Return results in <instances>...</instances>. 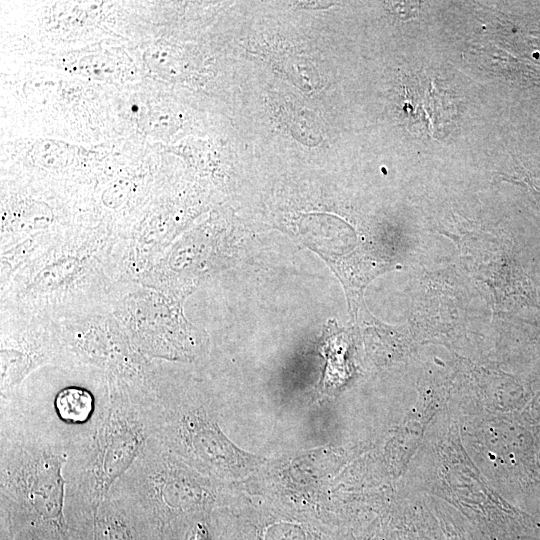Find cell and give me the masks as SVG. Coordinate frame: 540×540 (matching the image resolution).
<instances>
[{"mask_svg": "<svg viewBox=\"0 0 540 540\" xmlns=\"http://www.w3.org/2000/svg\"><path fill=\"white\" fill-rule=\"evenodd\" d=\"M20 491L43 515L59 512L63 498L61 460L46 454L28 459L21 467Z\"/></svg>", "mask_w": 540, "mask_h": 540, "instance_id": "obj_2", "label": "cell"}, {"mask_svg": "<svg viewBox=\"0 0 540 540\" xmlns=\"http://www.w3.org/2000/svg\"><path fill=\"white\" fill-rule=\"evenodd\" d=\"M55 409L64 421L84 422L93 410V398L87 390L82 388H65L56 396Z\"/></svg>", "mask_w": 540, "mask_h": 540, "instance_id": "obj_3", "label": "cell"}, {"mask_svg": "<svg viewBox=\"0 0 540 540\" xmlns=\"http://www.w3.org/2000/svg\"><path fill=\"white\" fill-rule=\"evenodd\" d=\"M187 540H209L207 529L202 524H197L191 530Z\"/></svg>", "mask_w": 540, "mask_h": 540, "instance_id": "obj_4", "label": "cell"}, {"mask_svg": "<svg viewBox=\"0 0 540 540\" xmlns=\"http://www.w3.org/2000/svg\"><path fill=\"white\" fill-rule=\"evenodd\" d=\"M142 443L141 428L122 413H110L98 439L94 472L100 494L134 460Z\"/></svg>", "mask_w": 540, "mask_h": 540, "instance_id": "obj_1", "label": "cell"}]
</instances>
